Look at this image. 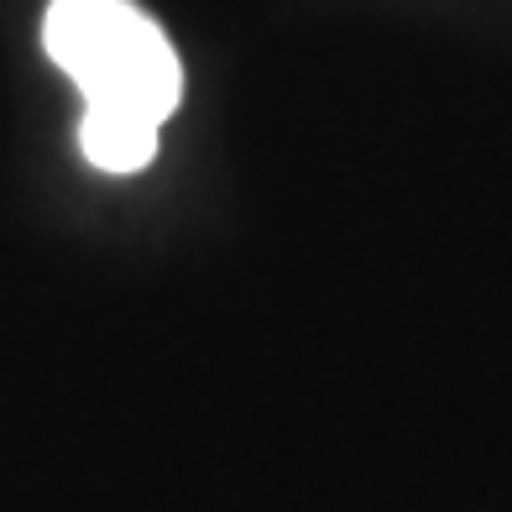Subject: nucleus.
I'll return each instance as SVG.
<instances>
[{
  "mask_svg": "<svg viewBox=\"0 0 512 512\" xmlns=\"http://www.w3.org/2000/svg\"><path fill=\"white\" fill-rule=\"evenodd\" d=\"M42 42L84 95V157L105 173H142L157 157V126L183 95V68L162 27L131 0H53Z\"/></svg>",
  "mask_w": 512,
  "mask_h": 512,
  "instance_id": "f257e3e1",
  "label": "nucleus"
}]
</instances>
